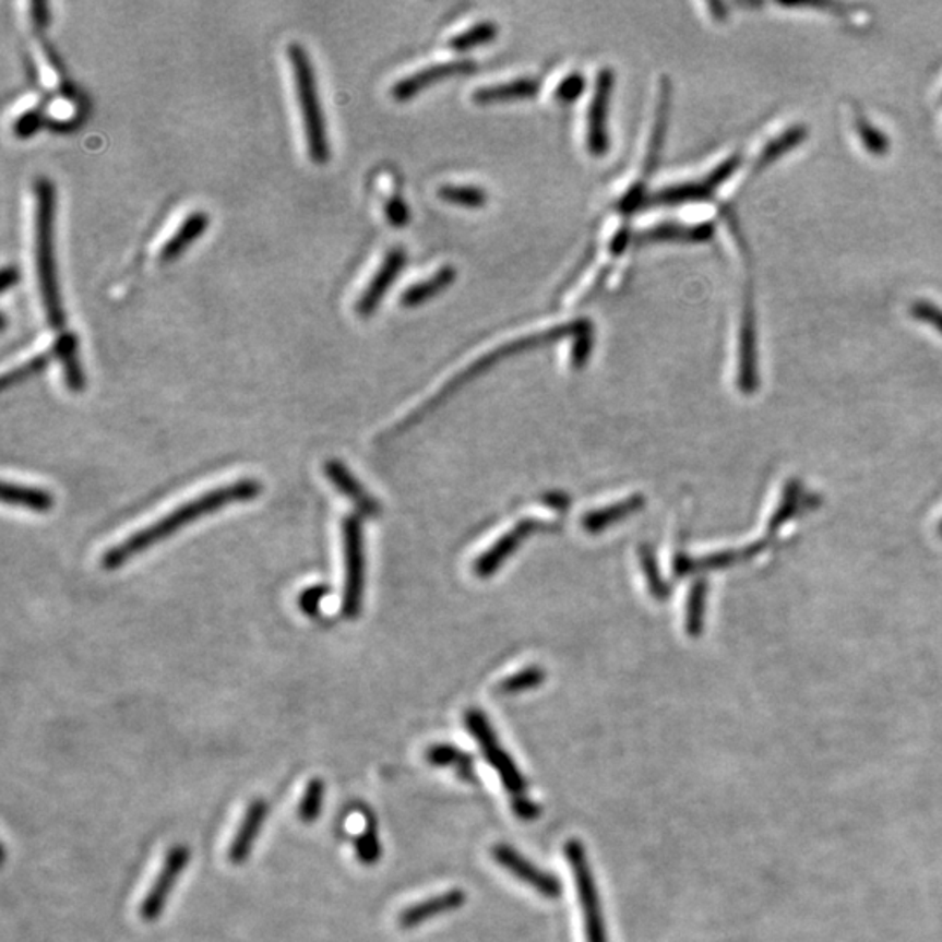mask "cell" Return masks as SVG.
I'll list each match as a JSON object with an SVG mask.
<instances>
[{
  "instance_id": "8",
  "label": "cell",
  "mask_w": 942,
  "mask_h": 942,
  "mask_svg": "<svg viewBox=\"0 0 942 942\" xmlns=\"http://www.w3.org/2000/svg\"><path fill=\"white\" fill-rule=\"evenodd\" d=\"M191 860V848L188 845H175L166 854L163 860L162 871L157 873L156 880L147 891L144 901L140 904V917L145 921H156L165 911L166 903L170 899L175 885L179 882L183 871L188 869Z\"/></svg>"
},
{
  "instance_id": "34",
  "label": "cell",
  "mask_w": 942,
  "mask_h": 942,
  "mask_svg": "<svg viewBox=\"0 0 942 942\" xmlns=\"http://www.w3.org/2000/svg\"><path fill=\"white\" fill-rule=\"evenodd\" d=\"M857 133H859L862 144L868 148L873 156H885L891 148V142L886 139L882 130H878L873 122L869 121L862 114L856 116Z\"/></svg>"
},
{
  "instance_id": "32",
  "label": "cell",
  "mask_w": 942,
  "mask_h": 942,
  "mask_svg": "<svg viewBox=\"0 0 942 942\" xmlns=\"http://www.w3.org/2000/svg\"><path fill=\"white\" fill-rule=\"evenodd\" d=\"M705 597H707V583L700 580L690 592V600L687 608V632L693 637L702 634L704 627Z\"/></svg>"
},
{
  "instance_id": "2",
  "label": "cell",
  "mask_w": 942,
  "mask_h": 942,
  "mask_svg": "<svg viewBox=\"0 0 942 942\" xmlns=\"http://www.w3.org/2000/svg\"><path fill=\"white\" fill-rule=\"evenodd\" d=\"M592 331H594V326H592L591 320L577 318V320H573V322L564 323V325L552 326V329L538 332V334L526 335V337H522V339L512 341V343L504 344V346L494 349V351L487 353L482 358H478L474 366H469L463 374L452 379L448 386L440 391L439 395L431 398L430 402H426L421 408L414 410L410 416H407V419L400 422L393 431H395V433H404V431L408 430L410 426L421 421L426 414L433 410V407L442 404L443 400L451 396L457 387L465 386L466 382L472 381V379L477 378L478 374H482L486 370L491 369L492 366H496V363L503 360V358L513 357V355H517V353L529 351V349L539 348V346H545V344L556 343V341L576 339L580 335Z\"/></svg>"
},
{
  "instance_id": "44",
  "label": "cell",
  "mask_w": 942,
  "mask_h": 942,
  "mask_svg": "<svg viewBox=\"0 0 942 942\" xmlns=\"http://www.w3.org/2000/svg\"><path fill=\"white\" fill-rule=\"evenodd\" d=\"M384 212H386V218L387 222H390L391 226H407L410 213H408L407 203H405L402 198H393V200L387 201L386 210H384Z\"/></svg>"
},
{
  "instance_id": "33",
  "label": "cell",
  "mask_w": 942,
  "mask_h": 942,
  "mask_svg": "<svg viewBox=\"0 0 942 942\" xmlns=\"http://www.w3.org/2000/svg\"><path fill=\"white\" fill-rule=\"evenodd\" d=\"M439 198L457 206L466 208H480L487 203V194L484 189L472 188V186H443L439 189Z\"/></svg>"
},
{
  "instance_id": "17",
  "label": "cell",
  "mask_w": 942,
  "mask_h": 942,
  "mask_svg": "<svg viewBox=\"0 0 942 942\" xmlns=\"http://www.w3.org/2000/svg\"><path fill=\"white\" fill-rule=\"evenodd\" d=\"M544 524L541 522L536 521H522L521 524L513 527L510 533L503 536V538L498 539L496 541L494 547L491 550H487L480 559H478L477 564L474 565L475 574L480 577L491 576L494 574L496 569L500 568L510 556H512L518 547H521L522 541L524 539L529 538L530 535H535L536 530L541 529Z\"/></svg>"
},
{
  "instance_id": "46",
  "label": "cell",
  "mask_w": 942,
  "mask_h": 942,
  "mask_svg": "<svg viewBox=\"0 0 942 942\" xmlns=\"http://www.w3.org/2000/svg\"><path fill=\"white\" fill-rule=\"evenodd\" d=\"M37 127H39V121H35V114H26L16 122V133L20 136L32 135Z\"/></svg>"
},
{
  "instance_id": "4",
  "label": "cell",
  "mask_w": 942,
  "mask_h": 942,
  "mask_svg": "<svg viewBox=\"0 0 942 942\" xmlns=\"http://www.w3.org/2000/svg\"><path fill=\"white\" fill-rule=\"evenodd\" d=\"M287 52L291 69H294V77H296L297 96H299L300 114H302V121H305L309 157L318 165H323L329 159L331 151H329L322 107L318 102L313 65H311L308 52L300 44L291 43Z\"/></svg>"
},
{
  "instance_id": "22",
  "label": "cell",
  "mask_w": 942,
  "mask_h": 942,
  "mask_svg": "<svg viewBox=\"0 0 942 942\" xmlns=\"http://www.w3.org/2000/svg\"><path fill=\"white\" fill-rule=\"evenodd\" d=\"M55 355L60 360L65 384L72 393H81L86 387L83 367L79 361L77 339L74 334H61L55 343Z\"/></svg>"
},
{
  "instance_id": "18",
  "label": "cell",
  "mask_w": 942,
  "mask_h": 942,
  "mask_svg": "<svg viewBox=\"0 0 942 942\" xmlns=\"http://www.w3.org/2000/svg\"><path fill=\"white\" fill-rule=\"evenodd\" d=\"M716 232L713 222L702 224H661L637 235L639 243H705Z\"/></svg>"
},
{
  "instance_id": "47",
  "label": "cell",
  "mask_w": 942,
  "mask_h": 942,
  "mask_svg": "<svg viewBox=\"0 0 942 942\" xmlns=\"http://www.w3.org/2000/svg\"><path fill=\"white\" fill-rule=\"evenodd\" d=\"M630 241V232L627 229H621L620 232L615 235V239H612L611 243V253L612 255H621V253L625 252L627 245Z\"/></svg>"
},
{
  "instance_id": "50",
  "label": "cell",
  "mask_w": 942,
  "mask_h": 942,
  "mask_svg": "<svg viewBox=\"0 0 942 942\" xmlns=\"http://www.w3.org/2000/svg\"><path fill=\"white\" fill-rule=\"evenodd\" d=\"M545 501H547L548 506H552V509L556 510H564L569 506L568 498H565L564 494H559V492L548 494L547 498H545Z\"/></svg>"
},
{
  "instance_id": "42",
  "label": "cell",
  "mask_w": 942,
  "mask_h": 942,
  "mask_svg": "<svg viewBox=\"0 0 942 942\" xmlns=\"http://www.w3.org/2000/svg\"><path fill=\"white\" fill-rule=\"evenodd\" d=\"M594 348V331L586 332L574 339L573 349H571V366L574 369H582L592 355Z\"/></svg>"
},
{
  "instance_id": "9",
  "label": "cell",
  "mask_w": 942,
  "mask_h": 942,
  "mask_svg": "<svg viewBox=\"0 0 942 942\" xmlns=\"http://www.w3.org/2000/svg\"><path fill=\"white\" fill-rule=\"evenodd\" d=\"M740 166H742V156L734 154L699 182L681 183V186L661 189L660 192L647 198V204L660 206V204L696 203V201L711 200L716 194L717 189L722 188L723 183L728 182Z\"/></svg>"
},
{
  "instance_id": "10",
  "label": "cell",
  "mask_w": 942,
  "mask_h": 942,
  "mask_svg": "<svg viewBox=\"0 0 942 942\" xmlns=\"http://www.w3.org/2000/svg\"><path fill=\"white\" fill-rule=\"evenodd\" d=\"M739 387L752 395L760 387L758 372V334H755L754 285L749 279L743 296L742 329H740Z\"/></svg>"
},
{
  "instance_id": "11",
  "label": "cell",
  "mask_w": 942,
  "mask_h": 942,
  "mask_svg": "<svg viewBox=\"0 0 942 942\" xmlns=\"http://www.w3.org/2000/svg\"><path fill=\"white\" fill-rule=\"evenodd\" d=\"M492 857L501 868L506 869L510 874L517 878L518 882L526 883L533 886L539 895H544L547 899H559L562 895V883L556 874L541 871L536 868L530 860L521 856L515 848L510 845H496L492 848Z\"/></svg>"
},
{
  "instance_id": "36",
  "label": "cell",
  "mask_w": 942,
  "mask_h": 942,
  "mask_svg": "<svg viewBox=\"0 0 942 942\" xmlns=\"http://www.w3.org/2000/svg\"><path fill=\"white\" fill-rule=\"evenodd\" d=\"M641 564H643L644 573H646L647 585H649L652 594L658 599H665L669 595V586L665 585L664 580H661L652 548L644 547L641 550Z\"/></svg>"
},
{
  "instance_id": "20",
  "label": "cell",
  "mask_w": 942,
  "mask_h": 942,
  "mask_svg": "<svg viewBox=\"0 0 942 942\" xmlns=\"http://www.w3.org/2000/svg\"><path fill=\"white\" fill-rule=\"evenodd\" d=\"M538 79L522 77L510 83L480 87L474 93V102L478 105L504 104V102L527 100L538 95Z\"/></svg>"
},
{
  "instance_id": "23",
  "label": "cell",
  "mask_w": 942,
  "mask_h": 942,
  "mask_svg": "<svg viewBox=\"0 0 942 942\" xmlns=\"http://www.w3.org/2000/svg\"><path fill=\"white\" fill-rule=\"evenodd\" d=\"M2 501L17 509L31 510L35 513H48L55 506L51 492L39 487L22 486V484L5 482L2 486Z\"/></svg>"
},
{
  "instance_id": "19",
  "label": "cell",
  "mask_w": 942,
  "mask_h": 942,
  "mask_svg": "<svg viewBox=\"0 0 942 942\" xmlns=\"http://www.w3.org/2000/svg\"><path fill=\"white\" fill-rule=\"evenodd\" d=\"M325 474L344 496H348L349 500L353 503L357 504V509L360 510L363 515H369V517H375L379 513V503L378 501L369 494V492L360 486L357 478L353 477L351 472H349L346 466L337 460H331L325 465Z\"/></svg>"
},
{
  "instance_id": "51",
  "label": "cell",
  "mask_w": 942,
  "mask_h": 942,
  "mask_svg": "<svg viewBox=\"0 0 942 942\" xmlns=\"http://www.w3.org/2000/svg\"><path fill=\"white\" fill-rule=\"evenodd\" d=\"M939 535H941V538H942V522H941V526H939Z\"/></svg>"
},
{
  "instance_id": "29",
  "label": "cell",
  "mask_w": 942,
  "mask_h": 942,
  "mask_svg": "<svg viewBox=\"0 0 942 942\" xmlns=\"http://www.w3.org/2000/svg\"><path fill=\"white\" fill-rule=\"evenodd\" d=\"M498 34H500V31H498L496 23H478V25L472 26L469 31L452 37L449 40V48L456 49V51H469V49L478 48V46L491 44L498 37Z\"/></svg>"
},
{
  "instance_id": "31",
  "label": "cell",
  "mask_w": 942,
  "mask_h": 942,
  "mask_svg": "<svg viewBox=\"0 0 942 942\" xmlns=\"http://www.w3.org/2000/svg\"><path fill=\"white\" fill-rule=\"evenodd\" d=\"M323 801H325V782L322 778L309 780L299 803L300 821L306 822V824L317 821L322 813Z\"/></svg>"
},
{
  "instance_id": "6",
  "label": "cell",
  "mask_w": 942,
  "mask_h": 942,
  "mask_svg": "<svg viewBox=\"0 0 942 942\" xmlns=\"http://www.w3.org/2000/svg\"><path fill=\"white\" fill-rule=\"evenodd\" d=\"M564 851L565 859H568L574 874V883H576L577 901H580L583 923H585L586 942H609L608 930L604 923L603 904H600L599 892L595 885L594 873H592L585 847L576 839H571V842L565 843Z\"/></svg>"
},
{
  "instance_id": "24",
  "label": "cell",
  "mask_w": 942,
  "mask_h": 942,
  "mask_svg": "<svg viewBox=\"0 0 942 942\" xmlns=\"http://www.w3.org/2000/svg\"><path fill=\"white\" fill-rule=\"evenodd\" d=\"M426 761L433 766H439V768L452 766L457 773V777L465 782H475L477 778L474 758L468 752L461 751V749L449 746V743H437L433 748L428 749Z\"/></svg>"
},
{
  "instance_id": "43",
  "label": "cell",
  "mask_w": 942,
  "mask_h": 942,
  "mask_svg": "<svg viewBox=\"0 0 942 942\" xmlns=\"http://www.w3.org/2000/svg\"><path fill=\"white\" fill-rule=\"evenodd\" d=\"M512 810L515 815L521 819V821H536L539 815H541V808L536 801L529 798V796H517V798H512Z\"/></svg>"
},
{
  "instance_id": "15",
  "label": "cell",
  "mask_w": 942,
  "mask_h": 942,
  "mask_svg": "<svg viewBox=\"0 0 942 942\" xmlns=\"http://www.w3.org/2000/svg\"><path fill=\"white\" fill-rule=\"evenodd\" d=\"M270 815V804L265 799H253L252 803L248 804L245 812L243 821L239 824L236 831L235 838L229 845V860L232 865H243L245 860L252 854L253 845H255L259 834H261L262 825L265 819Z\"/></svg>"
},
{
  "instance_id": "45",
  "label": "cell",
  "mask_w": 942,
  "mask_h": 942,
  "mask_svg": "<svg viewBox=\"0 0 942 942\" xmlns=\"http://www.w3.org/2000/svg\"><path fill=\"white\" fill-rule=\"evenodd\" d=\"M326 592H329V588H320V586L306 591L302 597H300V608H302V611L308 612V615L317 612L318 604H320V599H322Z\"/></svg>"
},
{
  "instance_id": "12",
  "label": "cell",
  "mask_w": 942,
  "mask_h": 942,
  "mask_svg": "<svg viewBox=\"0 0 942 942\" xmlns=\"http://www.w3.org/2000/svg\"><path fill=\"white\" fill-rule=\"evenodd\" d=\"M612 86H615L612 70H600L595 81L594 98L588 109V131H586V145L595 157L606 156L609 148L608 110Z\"/></svg>"
},
{
  "instance_id": "35",
  "label": "cell",
  "mask_w": 942,
  "mask_h": 942,
  "mask_svg": "<svg viewBox=\"0 0 942 942\" xmlns=\"http://www.w3.org/2000/svg\"><path fill=\"white\" fill-rule=\"evenodd\" d=\"M545 679H547V673L544 670L539 667H529V669H524L522 672L513 673L509 679H504L498 690L504 695H515L522 691L535 690Z\"/></svg>"
},
{
  "instance_id": "26",
  "label": "cell",
  "mask_w": 942,
  "mask_h": 942,
  "mask_svg": "<svg viewBox=\"0 0 942 942\" xmlns=\"http://www.w3.org/2000/svg\"><path fill=\"white\" fill-rule=\"evenodd\" d=\"M206 227H208V217L203 212H195L189 215L183 220L182 226L179 227V230L171 236L170 241L163 247L159 259L163 262L175 261L177 257L182 255L183 250L189 245L194 243L195 239L203 235Z\"/></svg>"
},
{
  "instance_id": "39",
  "label": "cell",
  "mask_w": 942,
  "mask_h": 942,
  "mask_svg": "<svg viewBox=\"0 0 942 942\" xmlns=\"http://www.w3.org/2000/svg\"><path fill=\"white\" fill-rule=\"evenodd\" d=\"M586 81L582 74H569L568 77L562 79V83L557 86L556 90V100L561 102V104L569 105L574 104V102L583 95L585 92Z\"/></svg>"
},
{
  "instance_id": "40",
  "label": "cell",
  "mask_w": 942,
  "mask_h": 942,
  "mask_svg": "<svg viewBox=\"0 0 942 942\" xmlns=\"http://www.w3.org/2000/svg\"><path fill=\"white\" fill-rule=\"evenodd\" d=\"M911 314L920 322L934 326L935 331L942 334V309L939 306L927 302V300H917L911 306Z\"/></svg>"
},
{
  "instance_id": "38",
  "label": "cell",
  "mask_w": 942,
  "mask_h": 942,
  "mask_svg": "<svg viewBox=\"0 0 942 942\" xmlns=\"http://www.w3.org/2000/svg\"><path fill=\"white\" fill-rule=\"evenodd\" d=\"M48 361L49 355H39V357L32 358L31 361H26L22 367H17L16 370L4 375V378H2V387L8 390L9 386H14L17 382L25 381V379L32 378V375L39 374L40 370L46 369Z\"/></svg>"
},
{
  "instance_id": "3",
  "label": "cell",
  "mask_w": 942,
  "mask_h": 942,
  "mask_svg": "<svg viewBox=\"0 0 942 942\" xmlns=\"http://www.w3.org/2000/svg\"><path fill=\"white\" fill-rule=\"evenodd\" d=\"M35 264L39 278L40 299L52 329L63 326L57 265L52 253V218H55V189L48 179L35 180Z\"/></svg>"
},
{
  "instance_id": "52",
  "label": "cell",
  "mask_w": 942,
  "mask_h": 942,
  "mask_svg": "<svg viewBox=\"0 0 942 942\" xmlns=\"http://www.w3.org/2000/svg\"><path fill=\"white\" fill-rule=\"evenodd\" d=\"M941 98H942V96H941Z\"/></svg>"
},
{
  "instance_id": "1",
  "label": "cell",
  "mask_w": 942,
  "mask_h": 942,
  "mask_svg": "<svg viewBox=\"0 0 942 942\" xmlns=\"http://www.w3.org/2000/svg\"><path fill=\"white\" fill-rule=\"evenodd\" d=\"M261 492L262 484L255 478H241V480L217 487L213 491L203 492L194 500L180 504L174 512L166 513L165 517L153 522L151 526L144 527V529L136 530L135 535H131L130 538L110 548L109 552L105 553L102 565L107 571L121 568L133 557L147 552L148 548L162 544L163 539L171 538L183 527L191 526L194 522L201 521V518L212 515L218 510L227 509L230 504L255 500Z\"/></svg>"
},
{
  "instance_id": "13",
  "label": "cell",
  "mask_w": 942,
  "mask_h": 942,
  "mask_svg": "<svg viewBox=\"0 0 942 942\" xmlns=\"http://www.w3.org/2000/svg\"><path fill=\"white\" fill-rule=\"evenodd\" d=\"M477 65L474 61L456 60L448 61V63H439V65L428 67V69L416 72L402 79L391 90V95L398 102H407L417 93L425 92L426 87L433 86L434 83L443 81V79L456 77V75H468L475 72Z\"/></svg>"
},
{
  "instance_id": "21",
  "label": "cell",
  "mask_w": 942,
  "mask_h": 942,
  "mask_svg": "<svg viewBox=\"0 0 942 942\" xmlns=\"http://www.w3.org/2000/svg\"><path fill=\"white\" fill-rule=\"evenodd\" d=\"M670 102H672V86L667 79H664L661 81L660 102H658V110H656L655 127H653L652 139L647 145L646 162H644L646 177L655 171L656 165L660 162L665 133H667V124H669Z\"/></svg>"
},
{
  "instance_id": "37",
  "label": "cell",
  "mask_w": 942,
  "mask_h": 942,
  "mask_svg": "<svg viewBox=\"0 0 942 942\" xmlns=\"http://www.w3.org/2000/svg\"><path fill=\"white\" fill-rule=\"evenodd\" d=\"M799 484L792 482L787 486L786 496H784V501H782L780 506H778L777 512L773 515L772 524H770V530H772V535L777 533L778 527L784 526L787 521H789L792 515H795L796 510H798L799 504Z\"/></svg>"
},
{
  "instance_id": "5",
  "label": "cell",
  "mask_w": 942,
  "mask_h": 942,
  "mask_svg": "<svg viewBox=\"0 0 942 942\" xmlns=\"http://www.w3.org/2000/svg\"><path fill=\"white\" fill-rule=\"evenodd\" d=\"M344 591L343 617L357 620L366 595V545L358 515L343 521Z\"/></svg>"
},
{
  "instance_id": "16",
  "label": "cell",
  "mask_w": 942,
  "mask_h": 942,
  "mask_svg": "<svg viewBox=\"0 0 942 942\" xmlns=\"http://www.w3.org/2000/svg\"><path fill=\"white\" fill-rule=\"evenodd\" d=\"M465 904L466 892L461 891V889H452V891L443 892V894L434 895L430 899L408 906L407 909L400 913L398 926L407 930L416 929L431 918L440 917L445 913L457 911Z\"/></svg>"
},
{
  "instance_id": "48",
  "label": "cell",
  "mask_w": 942,
  "mask_h": 942,
  "mask_svg": "<svg viewBox=\"0 0 942 942\" xmlns=\"http://www.w3.org/2000/svg\"><path fill=\"white\" fill-rule=\"evenodd\" d=\"M17 283V271L11 265L4 267L2 270V274H0V290L8 291L9 288L14 287Z\"/></svg>"
},
{
  "instance_id": "30",
  "label": "cell",
  "mask_w": 942,
  "mask_h": 942,
  "mask_svg": "<svg viewBox=\"0 0 942 942\" xmlns=\"http://www.w3.org/2000/svg\"><path fill=\"white\" fill-rule=\"evenodd\" d=\"M355 848H357V857L361 865L374 866L381 859L382 847L381 842H379L378 824H375L374 816L367 815L366 827L355 839Z\"/></svg>"
},
{
  "instance_id": "14",
  "label": "cell",
  "mask_w": 942,
  "mask_h": 942,
  "mask_svg": "<svg viewBox=\"0 0 942 942\" xmlns=\"http://www.w3.org/2000/svg\"><path fill=\"white\" fill-rule=\"evenodd\" d=\"M405 262H407V255H405L402 248H395V250H391L387 253L374 278L369 283V287L366 288V291L358 299L357 313L360 317L367 318L375 313V309L381 305V300L386 296V291L390 290L391 285L395 283L398 274L404 270Z\"/></svg>"
},
{
  "instance_id": "25",
  "label": "cell",
  "mask_w": 942,
  "mask_h": 942,
  "mask_svg": "<svg viewBox=\"0 0 942 942\" xmlns=\"http://www.w3.org/2000/svg\"><path fill=\"white\" fill-rule=\"evenodd\" d=\"M456 270L452 265H445L442 270L437 271L431 278L426 279V282L416 283L413 287L407 288L400 302L405 308H416V306L425 305L428 300L439 296L440 291L451 287L452 283L456 282Z\"/></svg>"
},
{
  "instance_id": "27",
  "label": "cell",
  "mask_w": 942,
  "mask_h": 942,
  "mask_svg": "<svg viewBox=\"0 0 942 942\" xmlns=\"http://www.w3.org/2000/svg\"><path fill=\"white\" fill-rule=\"evenodd\" d=\"M643 506L644 498H641V496H634V498H629V500L621 501V503L611 504L608 509L588 513V515L583 518L582 524L588 533H600V530L611 526L615 522L621 521V518L629 517V515L643 509Z\"/></svg>"
},
{
  "instance_id": "7",
  "label": "cell",
  "mask_w": 942,
  "mask_h": 942,
  "mask_svg": "<svg viewBox=\"0 0 942 942\" xmlns=\"http://www.w3.org/2000/svg\"><path fill=\"white\" fill-rule=\"evenodd\" d=\"M466 728L469 734L474 735L482 751L487 763L491 764L492 768L500 775L501 784L504 789L509 790L512 798L526 795L527 782L518 770L517 764L513 763L509 752L501 748L500 740L496 737L494 730L491 728V723L487 722L482 711L478 708H469L465 716Z\"/></svg>"
},
{
  "instance_id": "41",
  "label": "cell",
  "mask_w": 942,
  "mask_h": 942,
  "mask_svg": "<svg viewBox=\"0 0 942 942\" xmlns=\"http://www.w3.org/2000/svg\"><path fill=\"white\" fill-rule=\"evenodd\" d=\"M644 201H646V182L637 180L625 194L621 195L617 206L621 213H634L643 206Z\"/></svg>"
},
{
  "instance_id": "49",
  "label": "cell",
  "mask_w": 942,
  "mask_h": 942,
  "mask_svg": "<svg viewBox=\"0 0 942 942\" xmlns=\"http://www.w3.org/2000/svg\"><path fill=\"white\" fill-rule=\"evenodd\" d=\"M32 14H34L37 25H46V22H48V4L46 2H34L32 4Z\"/></svg>"
},
{
  "instance_id": "28",
  "label": "cell",
  "mask_w": 942,
  "mask_h": 942,
  "mask_svg": "<svg viewBox=\"0 0 942 942\" xmlns=\"http://www.w3.org/2000/svg\"><path fill=\"white\" fill-rule=\"evenodd\" d=\"M807 128H804L803 124H798V127L789 128V130L784 131L782 135H778L777 139L772 140V142L761 151L760 157H758V162H755V174L764 170V168H768L772 163L777 162L778 157H782L784 154L792 151V148L798 147L799 144H803V140L807 139Z\"/></svg>"
}]
</instances>
